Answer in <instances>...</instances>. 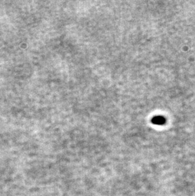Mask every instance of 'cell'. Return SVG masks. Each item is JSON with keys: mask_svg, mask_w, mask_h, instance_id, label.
Returning a JSON list of instances; mask_svg holds the SVG:
<instances>
[{"mask_svg": "<svg viewBox=\"0 0 195 196\" xmlns=\"http://www.w3.org/2000/svg\"><path fill=\"white\" fill-rule=\"evenodd\" d=\"M153 123L157 124H162L165 123V119L162 117H156L153 119Z\"/></svg>", "mask_w": 195, "mask_h": 196, "instance_id": "6da1fadb", "label": "cell"}]
</instances>
